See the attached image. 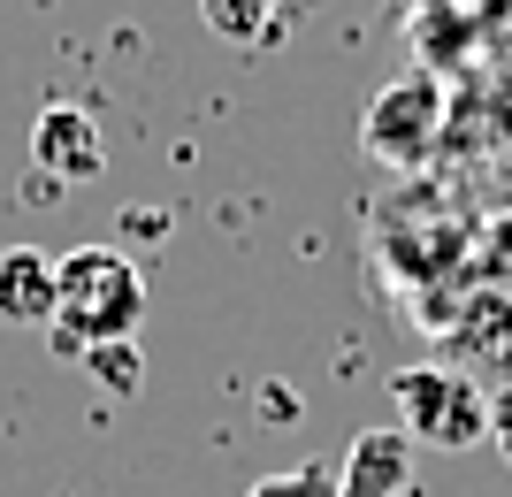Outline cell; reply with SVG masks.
<instances>
[{"label": "cell", "mask_w": 512, "mask_h": 497, "mask_svg": "<svg viewBox=\"0 0 512 497\" xmlns=\"http://www.w3.org/2000/svg\"><path fill=\"white\" fill-rule=\"evenodd\" d=\"M0 322L54 329V253H39V245H8L0 253Z\"/></svg>", "instance_id": "6"}, {"label": "cell", "mask_w": 512, "mask_h": 497, "mask_svg": "<svg viewBox=\"0 0 512 497\" xmlns=\"http://www.w3.org/2000/svg\"><path fill=\"white\" fill-rule=\"evenodd\" d=\"M390 406H398V429L413 444H436V452H467L490 436V398L459 368H406L390 383Z\"/></svg>", "instance_id": "2"}, {"label": "cell", "mask_w": 512, "mask_h": 497, "mask_svg": "<svg viewBox=\"0 0 512 497\" xmlns=\"http://www.w3.org/2000/svg\"><path fill=\"white\" fill-rule=\"evenodd\" d=\"M245 497H337V459H299V467H276V475H260Z\"/></svg>", "instance_id": "8"}, {"label": "cell", "mask_w": 512, "mask_h": 497, "mask_svg": "<svg viewBox=\"0 0 512 497\" xmlns=\"http://www.w3.org/2000/svg\"><path fill=\"white\" fill-rule=\"evenodd\" d=\"M85 368H92V383L100 390H115V398H130V390H138V345H92L85 352Z\"/></svg>", "instance_id": "9"}, {"label": "cell", "mask_w": 512, "mask_h": 497, "mask_svg": "<svg viewBox=\"0 0 512 497\" xmlns=\"http://www.w3.org/2000/svg\"><path fill=\"white\" fill-rule=\"evenodd\" d=\"M276 16H283V0H199V23L230 46H260L276 31Z\"/></svg>", "instance_id": "7"}, {"label": "cell", "mask_w": 512, "mask_h": 497, "mask_svg": "<svg viewBox=\"0 0 512 497\" xmlns=\"http://www.w3.org/2000/svg\"><path fill=\"white\" fill-rule=\"evenodd\" d=\"M146 322V276L115 245H77L54 260V352L85 360L92 345H130Z\"/></svg>", "instance_id": "1"}, {"label": "cell", "mask_w": 512, "mask_h": 497, "mask_svg": "<svg viewBox=\"0 0 512 497\" xmlns=\"http://www.w3.org/2000/svg\"><path fill=\"white\" fill-rule=\"evenodd\" d=\"M31 161H39L46 184H92V176L107 169L100 123H92L85 108H69V100L39 108V123H31Z\"/></svg>", "instance_id": "4"}, {"label": "cell", "mask_w": 512, "mask_h": 497, "mask_svg": "<svg viewBox=\"0 0 512 497\" xmlns=\"http://www.w3.org/2000/svg\"><path fill=\"white\" fill-rule=\"evenodd\" d=\"M406 490H413V436L398 421L390 429H360L337 467V497H406Z\"/></svg>", "instance_id": "5"}, {"label": "cell", "mask_w": 512, "mask_h": 497, "mask_svg": "<svg viewBox=\"0 0 512 497\" xmlns=\"http://www.w3.org/2000/svg\"><path fill=\"white\" fill-rule=\"evenodd\" d=\"M436 130H444V85L428 77V69H406V77H390L360 115V146L383 161V169H413L428 161L436 146Z\"/></svg>", "instance_id": "3"}, {"label": "cell", "mask_w": 512, "mask_h": 497, "mask_svg": "<svg viewBox=\"0 0 512 497\" xmlns=\"http://www.w3.org/2000/svg\"><path fill=\"white\" fill-rule=\"evenodd\" d=\"M490 444L512 459V390H497V398H490Z\"/></svg>", "instance_id": "10"}]
</instances>
